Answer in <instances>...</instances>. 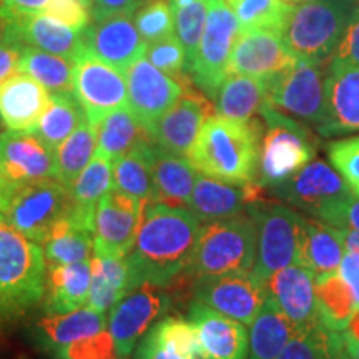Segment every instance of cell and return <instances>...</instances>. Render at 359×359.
<instances>
[{
    "label": "cell",
    "instance_id": "obj_7",
    "mask_svg": "<svg viewBox=\"0 0 359 359\" xmlns=\"http://www.w3.org/2000/svg\"><path fill=\"white\" fill-rule=\"evenodd\" d=\"M257 223V257L251 271L263 283L273 273L299 264L306 218L298 215L290 206L268 203L262 198L251 203L246 210Z\"/></svg>",
    "mask_w": 359,
    "mask_h": 359
},
{
    "label": "cell",
    "instance_id": "obj_14",
    "mask_svg": "<svg viewBox=\"0 0 359 359\" xmlns=\"http://www.w3.org/2000/svg\"><path fill=\"white\" fill-rule=\"evenodd\" d=\"M170 294L163 286L142 283L111 308L107 330L115 341L116 351L128 358L142 336L170 308Z\"/></svg>",
    "mask_w": 359,
    "mask_h": 359
},
{
    "label": "cell",
    "instance_id": "obj_62",
    "mask_svg": "<svg viewBox=\"0 0 359 359\" xmlns=\"http://www.w3.org/2000/svg\"><path fill=\"white\" fill-rule=\"evenodd\" d=\"M288 2H302V0H288Z\"/></svg>",
    "mask_w": 359,
    "mask_h": 359
},
{
    "label": "cell",
    "instance_id": "obj_5",
    "mask_svg": "<svg viewBox=\"0 0 359 359\" xmlns=\"http://www.w3.org/2000/svg\"><path fill=\"white\" fill-rule=\"evenodd\" d=\"M255 257L257 223L250 213H241L231 218L201 223L187 273L200 278L251 271Z\"/></svg>",
    "mask_w": 359,
    "mask_h": 359
},
{
    "label": "cell",
    "instance_id": "obj_20",
    "mask_svg": "<svg viewBox=\"0 0 359 359\" xmlns=\"http://www.w3.org/2000/svg\"><path fill=\"white\" fill-rule=\"evenodd\" d=\"M263 185L251 182L248 185L236 187L219 182L217 178L196 173L193 190L187 208L200 219L201 223L217 222L245 213L255 201L264 198Z\"/></svg>",
    "mask_w": 359,
    "mask_h": 359
},
{
    "label": "cell",
    "instance_id": "obj_56",
    "mask_svg": "<svg viewBox=\"0 0 359 359\" xmlns=\"http://www.w3.org/2000/svg\"><path fill=\"white\" fill-rule=\"evenodd\" d=\"M19 57L20 47L8 43L2 37V32H0V85L6 82L7 79H11L13 74H17Z\"/></svg>",
    "mask_w": 359,
    "mask_h": 359
},
{
    "label": "cell",
    "instance_id": "obj_42",
    "mask_svg": "<svg viewBox=\"0 0 359 359\" xmlns=\"http://www.w3.org/2000/svg\"><path fill=\"white\" fill-rule=\"evenodd\" d=\"M240 30H271L283 34L294 4L288 0H230Z\"/></svg>",
    "mask_w": 359,
    "mask_h": 359
},
{
    "label": "cell",
    "instance_id": "obj_16",
    "mask_svg": "<svg viewBox=\"0 0 359 359\" xmlns=\"http://www.w3.org/2000/svg\"><path fill=\"white\" fill-rule=\"evenodd\" d=\"M145 205L115 188L107 191L98 201L93 219V253L127 257L137 240Z\"/></svg>",
    "mask_w": 359,
    "mask_h": 359
},
{
    "label": "cell",
    "instance_id": "obj_22",
    "mask_svg": "<svg viewBox=\"0 0 359 359\" xmlns=\"http://www.w3.org/2000/svg\"><path fill=\"white\" fill-rule=\"evenodd\" d=\"M266 293L288 320L296 331L308 330L320 321L316 294H314V276L303 264L290 266L273 273L264 281Z\"/></svg>",
    "mask_w": 359,
    "mask_h": 359
},
{
    "label": "cell",
    "instance_id": "obj_10",
    "mask_svg": "<svg viewBox=\"0 0 359 359\" xmlns=\"http://www.w3.org/2000/svg\"><path fill=\"white\" fill-rule=\"evenodd\" d=\"M238 34L240 24L231 7L224 0H213L196 48L195 62L188 70L196 87L212 100L217 98L223 80L228 77V62Z\"/></svg>",
    "mask_w": 359,
    "mask_h": 359
},
{
    "label": "cell",
    "instance_id": "obj_57",
    "mask_svg": "<svg viewBox=\"0 0 359 359\" xmlns=\"http://www.w3.org/2000/svg\"><path fill=\"white\" fill-rule=\"evenodd\" d=\"M338 273L351 286L359 303V253H356V251H346L343 262L339 264Z\"/></svg>",
    "mask_w": 359,
    "mask_h": 359
},
{
    "label": "cell",
    "instance_id": "obj_19",
    "mask_svg": "<svg viewBox=\"0 0 359 359\" xmlns=\"http://www.w3.org/2000/svg\"><path fill=\"white\" fill-rule=\"evenodd\" d=\"M0 32L8 43L17 47L27 45L69 58L72 62L77 60L80 53L85 50L82 30L60 24L45 13L2 20Z\"/></svg>",
    "mask_w": 359,
    "mask_h": 359
},
{
    "label": "cell",
    "instance_id": "obj_3",
    "mask_svg": "<svg viewBox=\"0 0 359 359\" xmlns=\"http://www.w3.org/2000/svg\"><path fill=\"white\" fill-rule=\"evenodd\" d=\"M47 285L43 248L0 218V321H12L42 302Z\"/></svg>",
    "mask_w": 359,
    "mask_h": 359
},
{
    "label": "cell",
    "instance_id": "obj_50",
    "mask_svg": "<svg viewBox=\"0 0 359 359\" xmlns=\"http://www.w3.org/2000/svg\"><path fill=\"white\" fill-rule=\"evenodd\" d=\"M43 13L72 29L83 30L90 20L88 0H52Z\"/></svg>",
    "mask_w": 359,
    "mask_h": 359
},
{
    "label": "cell",
    "instance_id": "obj_55",
    "mask_svg": "<svg viewBox=\"0 0 359 359\" xmlns=\"http://www.w3.org/2000/svg\"><path fill=\"white\" fill-rule=\"evenodd\" d=\"M52 0H0V22L43 13Z\"/></svg>",
    "mask_w": 359,
    "mask_h": 359
},
{
    "label": "cell",
    "instance_id": "obj_33",
    "mask_svg": "<svg viewBox=\"0 0 359 359\" xmlns=\"http://www.w3.org/2000/svg\"><path fill=\"white\" fill-rule=\"evenodd\" d=\"M114 188L143 203L154 201V143L142 142L111 161Z\"/></svg>",
    "mask_w": 359,
    "mask_h": 359
},
{
    "label": "cell",
    "instance_id": "obj_28",
    "mask_svg": "<svg viewBox=\"0 0 359 359\" xmlns=\"http://www.w3.org/2000/svg\"><path fill=\"white\" fill-rule=\"evenodd\" d=\"M92 283L87 306L98 313H110L125 294L133 290L127 257L111 253H93Z\"/></svg>",
    "mask_w": 359,
    "mask_h": 359
},
{
    "label": "cell",
    "instance_id": "obj_63",
    "mask_svg": "<svg viewBox=\"0 0 359 359\" xmlns=\"http://www.w3.org/2000/svg\"><path fill=\"white\" fill-rule=\"evenodd\" d=\"M120 359H128V358H120Z\"/></svg>",
    "mask_w": 359,
    "mask_h": 359
},
{
    "label": "cell",
    "instance_id": "obj_26",
    "mask_svg": "<svg viewBox=\"0 0 359 359\" xmlns=\"http://www.w3.org/2000/svg\"><path fill=\"white\" fill-rule=\"evenodd\" d=\"M50 102V92L30 75L17 72L0 85V122L7 130L32 132Z\"/></svg>",
    "mask_w": 359,
    "mask_h": 359
},
{
    "label": "cell",
    "instance_id": "obj_45",
    "mask_svg": "<svg viewBox=\"0 0 359 359\" xmlns=\"http://www.w3.org/2000/svg\"><path fill=\"white\" fill-rule=\"evenodd\" d=\"M135 27L147 43L175 34L173 12L167 0H154L142 7L135 15Z\"/></svg>",
    "mask_w": 359,
    "mask_h": 359
},
{
    "label": "cell",
    "instance_id": "obj_21",
    "mask_svg": "<svg viewBox=\"0 0 359 359\" xmlns=\"http://www.w3.org/2000/svg\"><path fill=\"white\" fill-rule=\"evenodd\" d=\"M326 114L318 133L323 137L359 132V67L327 62Z\"/></svg>",
    "mask_w": 359,
    "mask_h": 359
},
{
    "label": "cell",
    "instance_id": "obj_44",
    "mask_svg": "<svg viewBox=\"0 0 359 359\" xmlns=\"http://www.w3.org/2000/svg\"><path fill=\"white\" fill-rule=\"evenodd\" d=\"M344 351L343 336L327 330L321 323L298 331L278 359H333Z\"/></svg>",
    "mask_w": 359,
    "mask_h": 359
},
{
    "label": "cell",
    "instance_id": "obj_18",
    "mask_svg": "<svg viewBox=\"0 0 359 359\" xmlns=\"http://www.w3.org/2000/svg\"><path fill=\"white\" fill-rule=\"evenodd\" d=\"M296 62L283 42L281 34L271 30H240L228 62V75H248L266 80Z\"/></svg>",
    "mask_w": 359,
    "mask_h": 359
},
{
    "label": "cell",
    "instance_id": "obj_2",
    "mask_svg": "<svg viewBox=\"0 0 359 359\" xmlns=\"http://www.w3.org/2000/svg\"><path fill=\"white\" fill-rule=\"evenodd\" d=\"M263 130L258 120L236 122L210 115L193 143L188 160L196 172L230 185L257 182Z\"/></svg>",
    "mask_w": 359,
    "mask_h": 359
},
{
    "label": "cell",
    "instance_id": "obj_27",
    "mask_svg": "<svg viewBox=\"0 0 359 359\" xmlns=\"http://www.w3.org/2000/svg\"><path fill=\"white\" fill-rule=\"evenodd\" d=\"M92 283V259L47 268L45 313L65 314L87 304Z\"/></svg>",
    "mask_w": 359,
    "mask_h": 359
},
{
    "label": "cell",
    "instance_id": "obj_12",
    "mask_svg": "<svg viewBox=\"0 0 359 359\" xmlns=\"http://www.w3.org/2000/svg\"><path fill=\"white\" fill-rule=\"evenodd\" d=\"M74 95L88 122L98 125L110 111L128 105L127 75L85 48L74 62Z\"/></svg>",
    "mask_w": 359,
    "mask_h": 359
},
{
    "label": "cell",
    "instance_id": "obj_23",
    "mask_svg": "<svg viewBox=\"0 0 359 359\" xmlns=\"http://www.w3.org/2000/svg\"><path fill=\"white\" fill-rule=\"evenodd\" d=\"M188 314L198 334L200 359H248L250 334L243 323L200 302L190 304Z\"/></svg>",
    "mask_w": 359,
    "mask_h": 359
},
{
    "label": "cell",
    "instance_id": "obj_35",
    "mask_svg": "<svg viewBox=\"0 0 359 359\" xmlns=\"http://www.w3.org/2000/svg\"><path fill=\"white\" fill-rule=\"evenodd\" d=\"M296 333L298 331L293 323L268 296L258 316L251 323L248 359H278Z\"/></svg>",
    "mask_w": 359,
    "mask_h": 359
},
{
    "label": "cell",
    "instance_id": "obj_53",
    "mask_svg": "<svg viewBox=\"0 0 359 359\" xmlns=\"http://www.w3.org/2000/svg\"><path fill=\"white\" fill-rule=\"evenodd\" d=\"M133 351V359H196L177 351L165 341H161L151 330L143 334L142 341L135 346Z\"/></svg>",
    "mask_w": 359,
    "mask_h": 359
},
{
    "label": "cell",
    "instance_id": "obj_30",
    "mask_svg": "<svg viewBox=\"0 0 359 359\" xmlns=\"http://www.w3.org/2000/svg\"><path fill=\"white\" fill-rule=\"evenodd\" d=\"M196 168L187 156L161 150L154 145V201L170 206H183L190 200Z\"/></svg>",
    "mask_w": 359,
    "mask_h": 359
},
{
    "label": "cell",
    "instance_id": "obj_13",
    "mask_svg": "<svg viewBox=\"0 0 359 359\" xmlns=\"http://www.w3.org/2000/svg\"><path fill=\"white\" fill-rule=\"evenodd\" d=\"M193 294L196 302L245 326H251L268 298L266 286L253 271L200 276L195 281Z\"/></svg>",
    "mask_w": 359,
    "mask_h": 359
},
{
    "label": "cell",
    "instance_id": "obj_47",
    "mask_svg": "<svg viewBox=\"0 0 359 359\" xmlns=\"http://www.w3.org/2000/svg\"><path fill=\"white\" fill-rule=\"evenodd\" d=\"M326 154L349 190L359 195V135L327 143Z\"/></svg>",
    "mask_w": 359,
    "mask_h": 359
},
{
    "label": "cell",
    "instance_id": "obj_60",
    "mask_svg": "<svg viewBox=\"0 0 359 359\" xmlns=\"http://www.w3.org/2000/svg\"><path fill=\"white\" fill-rule=\"evenodd\" d=\"M344 333H348L349 336H353V338L359 339V308H358L356 314L353 316L351 323H349V326L344 330Z\"/></svg>",
    "mask_w": 359,
    "mask_h": 359
},
{
    "label": "cell",
    "instance_id": "obj_49",
    "mask_svg": "<svg viewBox=\"0 0 359 359\" xmlns=\"http://www.w3.org/2000/svg\"><path fill=\"white\" fill-rule=\"evenodd\" d=\"M57 359H120L109 330L67 344L53 353Z\"/></svg>",
    "mask_w": 359,
    "mask_h": 359
},
{
    "label": "cell",
    "instance_id": "obj_1",
    "mask_svg": "<svg viewBox=\"0 0 359 359\" xmlns=\"http://www.w3.org/2000/svg\"><path fill=\"white\" fill-rule=\"evenodd\" d=\"M201 222L185 206L147 203L137 240L127 255L132 286L142 283L167 288L187 271Z\"/></svg>",
    "mask_w": 359,
    "mask_h": 359
},
{
    "label": "cell",
    "instance_id": "obj_4",
    "mask_svg": "<svg viewBox=\"0 0 359 359\" xmlns=\"http://www.w3.org/2000/svg\"><path fill=\"white\" fill-rule=\"evenodd\" d=\"M359 0H302L294 4L281 37L296 60H331Z\"/></svg>",
    "mask_w": 359,
    "mask_h": 359
},
{
    "label": "cell",
    "instance_id": "obj_24",
    "mask_svg": "<svg viewBox=\"0 0 359 359\" xmlns=\"http://www.w3.org/2000/svg\"><path fill=\"white\" fill-rule=\"evenodd\" d=\"M212 105L198 95H182L172 109L165 111L150 128V140L161 150L187 156L198 137Z\"/></svg>",
    "mask_w": 359,
    "mask_h": 359
},
{
    "label": "cell",
    "instance_id": "obj_11",
    "mask_svg": "<svg viewBox=\"0 0 359 359\" xmlns=\"http://www.w3.org/2000/svg\"><path fill=\"white\" fill-rule=\"evenodd\" d=\"M268 193L294 208L302 210L311 218H325L343 201L349 190L341 175L323 160L309 161L285 182L268 187Z\"/></svg>",
    "mask_w": 359,
    "mask_h": 359
},
{
    "label": "cell",
    "instance_id": "obj_34",
    "mask_svg": "<svg viewBox=\"0 0 359 359\" xmlns=\"http://www.w3.org/2000/svg\"><path fill=\"white\" fill-rule=\"evenodd\" d=\"M217 115L236 122H250L259 115L268 102L266 87L259 79L248 75H228L219 87L217 98Z\"/></svg>",
    "mask_w": 359,
    "mask_h": 359
},
{
    "label": "cell",
    "instance_id": "obj_6",
    "mask_svg": "<svg viewBox=\"0 0 359 359\" xmlns=\"http://www.w3.org/2000/svg\"><path fill=\"white\" fill-rule=\"evenodd\" d=\"M72 210V193L58 180L2 185L0 183V218L13 230L42 245L58 219Z\"/></svg>",
    "mask_w": 359,
    "mask_h": 359
},
{
    "label": "cell",
    "instance_id": "obj_17",
    "mask_svg": "<svg viewBox=\"0 0 359 359\" xmlns=\"http://www.w3.org/2000/svg\"><path fill=\"white\" fill-rule=\"evenodd\" d=\"M125 75H127L130 110L150 132L156 120L172 109L183 95V87L177 79H172L151 65L145 55L130 65Z\"/></svg>",
    "mask_w": 359,
    "mask_h": 359
},
{
    "label": "cell",
    "instance_id": "obj_36",
    "mask_svg": "<svg viewBox=\"0 0 359 359\" xmlns=\"http://www.w3.org/2000/svg\"><path fill=\"white\" fill-rule=\"evenodd\" d=\"M42 245L47 266L83 262L92 258L93 230L67 215L53 224Z\"/></svg>",
    "mask_w": 359,
    "mask_h": 359
},
{
    "label": "cell",
    "instance_id": "obj_51",
    "mask_svg": "<svg viewBox=\"0 0 359 359\" xmlns=\"http://www.w3.org/2000/svg\"><path fill=\"white\" fill-rule=\"evenodd\" d=\"M143 2L145 0H88V11L93 22H103L114 17H130Z\"/></svg>",
    "mask_w": 359,
    "mask_h": 359
},
{
    "label": "cell",
    "instance_id": "obj_61",
    "mask_svg": "<svg viewBox=\"0 0 359 359\" xmlns=\"http://www.w3.org/2000/svg\"><path fill=\"white\" fill-rule=\"evenodd\" d=\"M333 359H353V358L349 356V354H348L346 351H341L339 354H336V356H334Z\"/></svg>",
    "mask_w": 359,
    "mask_h": 359
},
{
    "label": "cell",
    "instance_id": "obj_31",
    "mask_svg": "<svg viewBox=\"0 0 359 359\" xmlns=\"http://www.w3.org/2000/svg\"><path fill=\"white\" fill-rule=\"evenodd\" d=\"M105 313H98L90 306H82L65 314H47L39 321V338L53 353L67 344L107 330Z\"/></svg>",
    "mask_w": 359,
    "mask_h": 359
},
{
    "label": "cell",
    "instance_id": "obj_25",
    "mask_svg": "<svg viewBox=\"0 0 359 359\" xmlns=\"http://www.w3.org/2000/svg\"><path fill=\"white\" fill-rule=\"evenodd\" d=\"M82 37L90 53L123 74L145 55L148 45L138 34L135 22L127 15L87 25L82 30Z\"/></svg>",
    "mask_w": 359,
    "mask_h": 359
},
{
    "label": "cell",
    "instance_id": "obj_38",
    "mask_svg": "<svg viewBox=\"0 0 359 359\" xmlns=\"http://www.w3.org/2000/svg\"><path fill=\"white\" fill-rule=\"evenodd\" d=\"M142 142H151L148 130L138 122L128 105L120 107L98 123L95 155L115 161Z\"/></svg>",
    "mask_w": 359,
    "mask_h": 359
},
{
    "label": "cell",
    "instance_id": "obj_15",
    "mask_svg": "<svg viewBox=\"0 0 359 359\" xmlns=\"http://www.w3.org/2000/svg\"><path fill=\"white\" fill-rule=\"evenodd\" d=\"M57 151L48 148L34 132L6 130L0 133V183H24L57 180Z\"/></svg>",
    "mask_w": 359,
    "mask_h": 359
},
{
    "label": "cell",
    "instance_id": "obj_59",
    "mask_svg": "<svg viewBox=\"0 0 359 359\" xmlns=\"http://www.w3.org/2000/svg\"><path fill=\"white\" fill-rule=\"evenodd\" d=\"M344 243H346V251H356L359 253V231L343 230Z\"/></svg>",
    "mask_w": 359,
    "mask_h": 359
},
{
    "label": "cell",
    "instance_id": "obj_29",
    "mask_svg": "<svg viewBox=\"0 0 359 359\" xmlns=\"http://www.w3.org/2000/svg\"><path fill=\"white\" fill-rule=\"evenodd\" d=\"M346 255L344 233L321 219L306 218V235H304L299 264L306 266L316 278L331 275L339 269L343 257Z\"/></svg>",
    "mask_w": 359,
    "mask_h": 359
},
{
    "label": "cell",
    "instance_id": "obj_32",
    "mask_svg": "<svg viewBox=\"0 0 359 359\" xmlns=\"http://www.w3.org/2000/svg\"><path fill=\"white\" fill-rule=\"evenodd\" d=\"M111 188H114L111 161L95 155L70 188L72 210L69 215L93 230L98 201Z\"/></svg>",
    "mask_w": 359,
    "mask_h": 359
},
{
    "label": "cell",
    "instance_id": "obj_46",
    "mask_svg": "<svg viewBox=\"0 0 359 359\" xmlns=\"http://www.w3.org/2000/svg\"><path fill=\"white\" fill-rule=\"evenodd\" d=\"M161 341L182 354L200 359V343L195 326L190 320L180 316H167L150 327Z\"/></svg>",
    "mask_w": 359,
    "mask_h": 359
},
{
    "label": "cell",
    "instance_id": "obj_52",
    "mask_svg": "<svg viewBox=\"0 0 359 359\" xmlns=\"http://www.w3.org/2000/svg\"><path fill=\"white\" fill-rule=\"evenodd\" d=\"M333 62L359 67V6L344 30L343 39L331 57Z\"/></svg>",
    "mask_w": 359,
    "mask_h": 359
},
{
    "label": "cell",
    "instance_id": "obj_40",
    "mask_svg": "<svg viewBox=\"0 0 359 359\" xmlns=\"http://www.w3.org/2000/svg\"><path fill=\"white\" fill-rule=\"evenodd\" d=\"M17 72L34 77L50 93H74V62L69 58L22 45Z\"/></svg>",
    "mask_w": 359,
    "mask_h": 359
},
{
    "label": "cell",
    "instance_id": "obj_41",
    "mask_svg": "<svg viewBox=\"0 0 359 359\" xmlns=\"http://www.w3.org/2000/svg\"><path fill=\"white\" fill-rule=\"evenodd\" d=\"M98 125L88 120L80 125L67 140L57 148V180L70 190L79 175L83 172L90 160L95 156Z\"/></svg>",
    "mask_w": 359,
    "mask_h": 359
},
{
    "label": "cell",
    "instance_id": "obj_9",
    "mask_svg": "<svg viewBox=\"0 0 359 359\" xmlns=\"http://www.w3.org/2000/svg\"><path fill=\"white\" fill-rule=\"evenodd\" d=\"M326 67L316 62L296 60L280 74L263 80L268 102L316 130L325 122Z\"/></svg>",
    "mask_w": 359,
    "mask_h": 359
},
{
    "label": "cell",
    "instance_id": "obj_39",
    "mask_svg": "<svg viewBox=\"0 0 359 359\" xmlns=\"http://www.w3.org/2000/svg\"><path fill=\"white\" fill-rule=\"evenodd\" d=\"M87 116L74 93H50L47 110L32 132L48 148L57 151L72 133L82 125Z\"/></svg>",
    "mask_w": 359,
    "mask_h": 359
},
{
    "label": "cell",
    "instance_id": "obj_43",
    "mask_svg": "<svg viewBox=\"0 0 359 359\" xmlns=\"http://www.w3.org/2000/svg\"><path fill=\"white\" fill-rule=\"evenodd\" d=\"M173 12L175 35L187 53V74L195 62L196 48L203 35L208 11L213 0H168Z\"/></svg>",
    "mask_w": 359,
    "mask_h": 359
},
{
    "label": "cell",
    "instance_id": "obj_48",
    "mask_svg": "<svg viewBox=\"0 0 359 359\" xmlns=\"http://www.w3.org/2000/svg\"><path fill=\"white\" fill-rule=\"evenodd\" d=\"M145 58L172 79L178 80L183 75V70L187 72L185 48L175 34L148 43Z\"/></svg>",
    "mask_w": 359,
    "mask_h": 359
},
{
    "label": "cell",
    "instance_id": "obj_37",
    "mask_svg": "<svg viewBox=\"0 0 359 359\" xmlns=\"http://www.w3.org/2000/svg\"><path fill=\"white\" fill-rule=\"evenodd\" d=\"M314 294L321 325L336 333H343L359 308L351 286L336 271L314 280Z\"/></svg>",
    "mask_w": 359,
    "mask_h": 359
},
{
    "label": "cell",
    "instance_id": "obj_58",
    "mask_svg": "<svg viewBox=\"0 0 359 359\" xmlns=\"http://www.w3.org/2000/svg\"><path fill=\"white\" fill-rule=\"evenodd\" d=\"M341 336H343L344 351H346L353 359H359V339L353 338V336L344 333V331L341 333Z\"/></svg>",
    "mask_w": 359,
    "mask_h": 359
},
{
    "label": "cell",
    "instance_id": "obj_54",
    "mask_svg": "<svg viewBox=\"0 0 359 359\" xmlns=\"http://www.w3.org/2000/svg\"><path fill=\"white\" fill-rule=\"evenodd\" d=\"M325 223L339 230L359 231V195L349 193L346 198L327 215Z\"/></svg>",
    "mask_w": 359,
    "mask_h": 359
},
{
    "label": "cell",
    "instance_id": "obj_8",
    "mask_svg": "<svg viewBox=\"0 0 359 359\" xmlns=\"http://www.w3.org/2000/svg\"><path fill=\"white\" fill-rule=\"evenodd\" d=\"M259 115L268 130L262 138L258 183L268 188L285 182L308 165L316 155V142L304 125L269 102L264 103Z\"/></svg>",
    "mask_w": 359,
    "mask_h": 359
}]
</instances>
